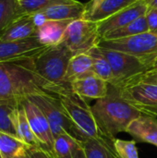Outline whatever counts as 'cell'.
I'll use <instances>...</instances> for the list:
<instances>
[{
	"mask_svg": "<svg viewBox=\"0 0 157 158\" xmlns=\"http://www.w3.org/2000/svg\"><path fill=\"white\" fill-rule=\"evenodd\" d=\"M32 58L0 63V101L21 103L30 95L47 93Z\"/></svg>",
	"mask_w": 157,
	"mask_h": 158,
	"instance_id": "6da1fadb",
	"label": "cell"
},
{
	"mask_svg": "<svg viewBox=\"0 0 157 158\" xmlns=\"http://www.w3.org/2000/svg\"><path fill=\"white\" fill-rule=\"evenodd\" d=\"M92 110L101 131L112 143L118 133L126 132L130 124L143 115L121 96L118 88L110 84L107 95L97 100Z\"/></svg>",
	"mask_w": 157,
	"mask_h": 158,
	"instance_id": "7a4b0ae2",
	"label": "cell"
},
{
	"mask_svg": "<svg viewBox=\"0 0 157 158\" xmlns=\"http://www.w3.org/2000/svg\"><path fill=\"white\" fill-rule=\"evenodd\" d=\"M52 94L59 99L62 107L69 118L74 128L75 138L81 142L94 139L112 143L105 136L98 126L92 106H90L87 100L73 93L70 84L67 83L59 86L56 88Z\"/></svg>",
	"mask_w": 157,
	"mask_h": 158,
	"instance_id": "3957f363",
	"label": "cell"
},
{
	"mask_svg": "<svg viewBox=\"0 0 157 158\" xmlns=\"http://www.w3.org/2000/svg\"><path fill=\"white\" fill-rule=\"evenodd\" d=\"M74 54L63 43L47 46L33 58L34 69L45 84L46 92H52L64 84L68 63Z\"/></svg>",
	"mask_w": 157,
	"mask_h": 158,
	"instance_id": "277c9868",
	"label": "cell"
},
{
	"mask_svg": "<svg viewBox=\"0 0 157 158\" xmlns=\"http://www.w3.org/2000/svg\"><path fill=\"white\" fill-rule=\"evenodd\" d=\"M99 49L112 68L114 76L113 81L110 83L112 86L124 87L152 69L151 63L135 56L112 49L101 47Z\"/></svg>",
	"mask_w": 157,
	"mask_h": 158,
	"instance_id": "5b68a950",
	"label": "cell"
},
{
	"mask_svg": "<svg viewBox=\"0 0 157 158\" xmlns=\"http://www.w3.org/2000/svg\"><path fill=\"white\" fill-rule=\"evenodd\" d=\"M97 46L127 53L152 64L157 57V34L143 32L128 38L117 40L101 39Z\"/></svg>",
	"mask_w": 157,
	"mask_h": 158,
	"instance_id": "8992f818",
	"label": "cell"
},
{
	"mask_svg": "<svg viewBox=\"0 0 157 158\" xmlns=\"http://www.w3.org/2000/svg\"><path fill=\"white\" fill-rule=\"evenodd\" d=\"M27 99L36 105L43 112L51 127L54 137L62 133H69L74 136L73 125L62 107L59 99L55 94L43 93L30 95Z\"/></svg>",
	"mask_w": 157,
	"mask_h": 158,
	"instance_id": "52a82bcc",
	"label": "cell"
},
{
	"mask_svg": "<svg viewBox=\"0 0 157 158\" xmlns=\"http://www.w3.org/2000/svg\"><path fill=\"white\" fill-rule=\"evenodd\" d=\"M100 36L97 23L83 19L72 20L67 27L62 43L65 44L74 55L88 53L97 46Z\"/></svg>",
	"mask_w": 157,
	"mask_h": 158,
	"instance_id": "ba28073f",
	"label": "cell"
},
{
	"mask_svg": "<svg viewBox=\"0 0 157 158\" xmlns=\"http://www.w3.org/2000/svg\"><path fill=\"white\" fill-rule=\"evenodd\" d=\"M118 90L121 96L139 109L142 114L157 111V85L135 82L118 88Z\"/></svg>",
	"mask_w": 157,
	"mask_h": 158,
	"instance_id": "9c48e42d",
	"label": "cell"
},
{
	"mask_svg": "<svg viewBox=\"0 0 157 158\" xmlns=\"http://www.w3.org/2000/svg\"><path fill=\"white\" fill-rule=\"evenodd\" d=\"M20 105L25 111L30 126L40 142L42 148L53 154L54 136L46 118L40 108L29 99H23Z\"/></svg>",
	"mask_w": 157,
	"mask_h": 158,
	"instance_id": "30bf717a",
	"label": "cell"
},
{
	"mask_svg": "<svg viewBox=\"0 0 157 158\" xmlns=\"http://www.w3.org/2000/svg\"><path fill=\"white\" fill-rule=\"evenodd\" d=\"M46 47L37 36L16 42L0 41V63L34 57Z\"/></svg>",
	"mask_w": 157,
	"mask_h": 158,
	"instance_id": "8fae6325",
	"label": "cell"
},
{
	"mask_svg": "<svg viewBox=\"0 0 157 158\" xmlns=\"http://www.w3.org/2000/svg\"><path fill=\"white\" fill-rule=\"evenodd\" d=\"M148 6L145 0H137L132 5L123 8L113 16L97 22V30L100 40L107 32L116 29L121 28L133 20L144 16L148 10Z\"/></svg>",
	"mask_w": 157,
	"mask_h": 158,
	"instance_id": "7c38bea8",
	"label": "cell"
},
{
	"mask_svg": "<svg viewBox=\"0 0 157 158\" xmlns=\"http://www.w3.org/2000/svg\"><path fill=\"white\" fill-rule=\"evenodd\" d=\"M70 88L73 93L85 100H99L107 95L109 83L92 74L71 82Z\"/></svg>",
	"mask_w": 157,
	"mask_h": 158,
	"instance_id": "4fadbf2b",
	"label": "cell"
},
{
	"mask_svg": "<svg viewBox=\"0 0 157 158\" xmlns=\"http://www.w3.org/2000/svg\"><path fill=\"white\" fill-rule=\"evenodd\" d=\"M137 142L146 143L157 146V118L141 115L134 119L126 130Z\"/></svg>",
	"mask_w": 157,
	"mask_h": 158,
	"instance_id": "5bb4252c",
	"label": "cell"
},
{
	"mask_svg": "<svg viewBox=\"0 0 157 158\" xmlns=\"http://www.w3.org/2000/svg\"><path fill=\"white\" fill-rule=\"evenodd\" d=\"M88 9L87 3L77 2L74 4H61L48 7L41 12L47 20H75L83 19ZM40 12V11H39Z\"/></svg>",
	"mask_w": 157,
	"mask_h": 158,
	"instance_id": "9a60e30c",
	"label": "cell"
},
{
	"mask_svg": "<svg viewBox=\"0 0 157 158\" xmlns=\"http://www.w3.org/2000/svg\"><path fill=\"white\" fill-rule=\"evenodd\" d=\"M37 27L34 25L31 15H23L16 19L1 35L0 41L16 42L36 36Z\"/></svg>",
	"mask_w": 157,
	"mask_h": 158,
	"instance_id": "2e32d148",
	"label": "cell"
},
{
	"mask_svg": "<svg viewBox=\"0 0 157 158\" xmlns=\"http://www.w3.org/2000/svg\"><path fill=\"white\" fill-rule=\"evenodd\" d=\"M72 20H48L37 30L36 36L42 44L54 46L62 43L65 31Z\"/></svg>",
	"mask_w": 157,
	"mask_h": 158,
	"instance_id": "e0dca14e",
	"label": "cell"
},
{
	"mask_svg": "<svg viewBox=\"0 0 157 158\" xmlns=\"http://www.w3.org/2000/svg\"><path fill=\"white\" fill-rule=\"evenodd\" d=\"M136 1L137 0H102L94 8L85 14L83 19L97 23L113 16Z\"/></svg>",
	"mask_w": 157,
	"mask_h": 158,
	"instance_id": "ac0fdd59",
	"label": "cell"
},
{
	"mask_svg": "<svg viewBox=\"0 0 157 158\" xmlns=\"http://www.w3.org/2000/svg\"><path fill=\"white\" fill-rule=\"evenodd\" d=\"M94 74L93 70V58L88 53H81L74 55L67 69L65 76V82L70 84L71 82Z\"/></svg>",
	"mask_w": 157,
	"mask_h": 158,
	"instance_id": "d6986e66",
	"label": "cell"
},
{
	"mask_svg": "<svg viewBox=\"0 0 157 158\" xmlns=\"http://www.w3.org/2000/svg\"><path fill=\"white\" fill-rule=\"evenodd\" d=\"M31 148L17 136L0 131V153L3 158H27Z\"/></svg>",
	"mask_w": 157,
	"mask_h": 158,
	"instance_id": "ffe728a7",
	"label": "cell"
},
{
	"mask_svg": "<svg viewBox=\"0 0 157 158\" xmlns=\"http://www.w3.org/2000/svg\"><path fill=\"white\" fill-rule=\"evenodd\" d=\"M82 147V142L69 133H62L54 137L53 155L56 158H74Z\"/></svg>",
	"mask_w": 157,
	"mask_h": 158,
	"instance_id": "44dd1931",
	"label": "cell"
},
{
	"mask_svg": "<svg viewBox=\"0 0 157 158\" xmlns=\"http://www.w3.org/2000/svg\"><path fill=\"white\" fill-rule=\"evenodd\" d=\"M14 125L17 133V137L23 141L25 143L31 147H41V143L33 133L30 123L28 121L27 116L21 105H19L14 118Z\"/></svg>",
	"mask_w": 157,
	"mask_h": 158,
	"instance_id": "7402d4cb",
	"label": "cell"
},
{
	"mask_svg": "<svg viewBox=\"0 0 157 158\" xmlns=\"http://www.w3.org/2000/svg\"><path fill=\"white\" fill-rule=\"evenodd\" d=\"M149 31L147 20L145 18V15L133 20L132 22L116 29L114 31H111L105 34L103 36V40H117V39H123V38H128L133 35H137L143 32Z\"/></svg>",
	"mask_w": 157,
	"mask_h": 158,
	"instance_id": "603a6c76",
	"label": "cell"
},
{
	"mask_svg": "<svg viewBox=\"0 0 157 158\" xmlns=\"http://www.w3.org/2000/svg\"><path fill=\"white\" fill-rule=\"evenodd\" d=\"M87 158H115L113 143L104 140L90 139L82 142Z\"/></svg>",
	"mask_w": 157,
	"mask_h": 158,
	"instance_id": "cb8c5ba5",
	"label": "cell"
},
{
	"mask_svg": "<svg viewBox=\"0 0 157 158\" xmlns=\"http://www.w3.org/2000/svg\"><path fill=\"white\" fill-rule=\"evenodd\" d=\"M20 103L13 101H0V131L17 136L14 118Z\"/></svg>",
	"mask_w": 157,
	"mask_h": 158,
	"instance_id": "d4e9b609",
	"label": "cell"
},
{
	"mask_svg": "<svg viewBox=\"0 0 157 158\" xmlns=\"http://www.w3.org/2000/svg\"><path fill=\"white\" fill-rule=\"evenodd\" d=\"M88 54L93 58V73L104 81H107L109 84L113 81L114 76L112 68L106 59V57L103 55L98 46L92 48Z\"/></svg>",
	"mask_w": 157,
	"mask_h": 158,
	"instance_id": "484cf974",
	"label": "cell"
},
{
	"mask_svg": "<svg viewBox=\"0 0 157 158\" xmlns=\"http://www.w3.org/2000/svg\"><path fill=\"white\" fill-rule=\"evenodd\" d=\"M21 16L18 0H0V35Z\"/></svg>",
	"mask_w": 157,
	"mask_h": 158,
	"instance_id": "4316f807",
	"label": "cell"
},
{
	"mask_svg": "<svg viewBox=\"0 0 157 158\" xmlns=\"http://www.w3.org/2000/svg\"><path fill=\"white\" fill-rule=\"evenodd\" d=\"M21 15H31L53 6L61 4H74L77 0H18Z\"/></svg>",
	"mask_w": 157,
	"mask_h": 158,
	"instance_id": "83f0119b",
	"label": "cell"
},
{
	"mask_svg": "<svg viewBox=\"0 0 157 158\" xmlns=\"http://www.w3.org/2000/svg\"><path fill=\"white\" fill-rule=\"evenodd\" d=\"M113 147L118 158H139L136 142L121 139L113 140Z\"/></svg>",
	"mask_w": 157,
	"mask_h": 158,
	"instance_id": "f1b7e54d",
	"label": "cell"
},
{
	"mask_svg": "<svg viewBox=\"0 0 157 158\" xmlns=\"http://www.w3.org/2000/svg\"><path fill=\"white\" fill-rule=\"evenodd\" d=\"M145 18L147 20L149 31L157 34V8H148Z\"/></svg>",
	"mask_w": 157,
	"mask_h": 158,
	"instance_id": "f546056e",
	"label": "cell"
},
{
	"mask_svg": "<svg viewBox=\"0 0 157 158\" xmlns=\"http://www.w3.org/2000/svg\"><path fill=\"white\" fill-rule=\"evenodd\" d=\"M135 82H145V83H149V84L157 85V70L151 69L130 83H135ZM130 83H129V84H130Z\"/></svg>",
	"mask_w": 157,
	"mask_h": 158,
	"instance_id": "4dcf8cb0",
	"label": "cell"
},
{
	"mask_svg": "<svg viewBox=\"0 0 157 158\" xmlns=\"http://www.w3.org/2000/svg\"><path fill=\"white\" fill-rule=\"evenodd\" d=\"M27 158H56L55 156L41 148V147H31L29 152H28V156H27Z\"/></svg>",
	"mask_w": 157,
	"mask_h": 158,
	"instance_id": "1f68e13d",
	"label": "cell"
},
{
	"mask_svg": "<svg viewBox=\"0 0 157 158\" xmlns=\"http://www.w3.org/2000/svg\"><path fill=\"white\" fill-rule=\"evenodd\" d=\"M31 19H32L34 25L37 27V29H39L40 27H42L43 24H45L48 21L45 16L43 15V13H42L41 11L31 14Z\"/></svg>",
	"mask_w": 157,
	"mask_h": 158,
	"instance_id": "d6a6232c",
	"label": "cell"
},
{
	"mask_svg": "<svg viewBox=\"0 0 157 158\" xmlns=\"http://www.w3.org/2000/svg\"><path fill=\"white\" fill-rule=\"evenodd\" d=\"M101 1H102V0H91L90 2H88V3H87V6H88L87 12L90 11V10H92L93 8H94ZM87 12H86V13H87Z\"/></svg>",
	"mask_w": 157,
	"mask_h": 158,
	"instance_id": "836d02e7",
	"label": "cell"
},
{
	"mask_svg": "<svg viewBox=\"0 0 157 158\" xmlns=\"http://www.w3.org/2000/svg\"><path fill=\"white\" fill-rule=\"evenodd\" d=\"M149 8H157V0H145Z\"/></svg>",
	"mask_w": 157,
	"mask_h": 158,
	"instance_id": "e575fe53",
	"label": "cell"
},
{
	"mask_svg": "<svg viewBox=\"0 0 157 158\" xmlns=\"http://www.w3.org/2000/svg\"><path fill=\"white\" fill-rule=\"evenodd\" d=\"M74 158H87L86 157L85 151H84V148H83V147H82V148H81V149L77 152V154L75 155Z\"/></svg>",
	"mask_w": 157,
	"mask_h": 158,
	"instance_id": "d590c367",
	"label": "cell"
},
{
	"mask_svg": "<svg viewBox=\"0 0 157 158\" xmlns=\"http://www.w3.org/2000/svg\"><path fill=\"white\" fill-rule=\"evenodd\" d=\"M143 115H148V116H151V117H154L157 118V111H150V112H146L144 113Z\"/></svg>",
	"mask_w": 157,
	"mask_h": 158,
	"instance_id": "8d00e7d4",
	"label": "cell"
},
{
	"mask_svg": "<svg viewBox=\"0 0 157 158\" xmlns=\"http://www.w3.org/2000/svg\"><path fill=\"white\" fill-rule=\"evenodd\" d=\"M152 69H154V70H157V57L155 59V60H154V62H153Z\"/></svg>",
	"mask_w": 157,
	"mask_h": 158,
	"instance_id": "74e56055",
	"label": "cell"
},
{
	"mask_svg": "<svg viewBox=\"0 0 157 158\" xmlns=\"http://www.w3.org/2000/svg\"><path fill=\"white\" fill-rule=\"evenodd\" d=\"M115 158H118V156H117V154H116V156H115Z\"/></svg>",
	"mask_w": 157,
	"mask_h": 158,
	"instance_id": "f35d334b",
	"label": "cell"
},
{
	"mask_svg": "<svg viewBox=\"0 0 157 158\" xmlns=\"http://www.w3.org/2000/svg\"><path fill=\"white\" fill-rule=\"evenodd\" d=\"M0 158H3V156H2V155H1V153H0Z\"/></svg>",
	"mask_w": 157,
	"mask_h": 158,
	"instance_id": "ab89813d",
	"label": "cell"
}]
</instances>
